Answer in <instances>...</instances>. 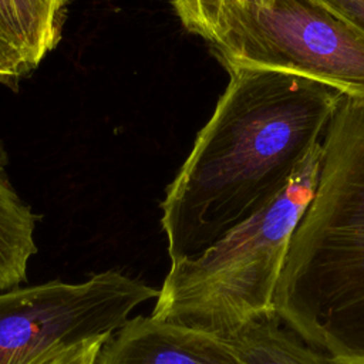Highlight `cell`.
I'll return each mask as SVG.
<instances>
[{
    "instance_id": "277c9868",
    "label": "cell",
    "mask_w": 364,
    "mask_h": 364,
    "mask_svg": "<svg viewBox=\"0 0 364 364\" xmlns=\"http://www.w3.org/2000/svg\"><path fill=\"white\" fill-rule=\"evenodd\" d=\"M210 46L228 71H280L364 95V33L316 0H225Z\"/></svg>"
},
{
    "instance_id": "6da1fadb",
    "label": "cell",
    "mask_w": 364,
    "mask_h": 364,
    "mask_svg": "<svg viewBox=\"0 0 364 364\" xmlns=\"http://www.w3.org/2000/svg\"><path fill=\"white\" fill-rule=\"evenodd\" d=\"M343 94L294 74L233 68L161 203L171 262L195 256L267 205L323 141Z\"/></svg>"
},
{
    "instance_id": "7c38bea8",
    "label": "cell",
    "mask_w": 364,
    "mask_h": 364,
    "mask_svg": "<svg viewBox=\"0 0 364 364\" xmlns=\"http://www.w3.org/2000/svg\"><path fill=\"white\" fill-rule=\"evenodd\" d=\"M105 340H94L67 350L61 354L43 358L34 364H94L97 353Z\"/></svg>"
},
{
    "instance_id": "3957f363",
    "label": "cell",
    "mask_w": 364,
    "mask_h": 364,
    "mask_svg": "<svg viewBox=\"0 0 364 364\" xmlns=\"http://www.w3.org/2000/svg\"><path fill=\"white\" fill-rule=\"evenodd\" d=\"M321 161L323 141L260 210L203 252L171 262L151 316L220 337L274 316L290 240L314 196Z\"/></svg>"
},
{
    "instance_id": "8fae6325",
    "label": "cell",
    "mask_w": 364,
    "mask_h": 364,
    "mask_svg": "<svg viewBox=\"0 0 364 364\" xmlns=\"http://www.w3.org/2000/svg\"><path fill=\"white\" fill-rule=\"evenodd\" d=\"M0 46L21 74L28 73L26 46L11 0H0Z\"/></svg>"
},
{
    "instance_id": "30bf717a",
    "label": "cell",
    "mask_w": 364,
    "mask_h": 364,
    "mask_svg": "<svg viewBox=\"0 0 364 364\" xmlns=\"http://www.w3.org/2000/svg\"><path fill=\"white\" fill-rule=\"evenodd\" d=\"M183 27L212 43L220 27L225 0H171Z\"/></svg>"
},
{
    "instance_id": "52a82bcc",
    "label": "cell",
    "mask_w": 364,
    "mask_h": 364,
    "mask_svg": "<svg viewBox=\"0 0 364 364\" xmlns=\"http://www.w3.org/2000/svg\"><path fill=\"white\" fill-rule=\"evenodd\" d=\"M36 215L16 192L0 144V291L18 287L27 279V264L37 252Z\"/></svg>"
},
{
    "instance_id": "9c48e42d",
    "label": "cell",
    "mask_w": 364,
    "mask_h": 364,
    "mask_svg": "<svg viewBox=\"0 0 364 364\" xmlns=\"http://www.w3.org/2000/svg\"><path fill=\"white\" fill-rule=\"evenodd\" d=\"M70 0H11L31 71L58 44Z\"/></svg>"
},
{
    "instance_id": "4fadbf2b",
    "label": "cell",
    "mask_w": 364,
    "mask_h": 364,
    "mask_svg": "<svg viewBox=\"0 0 364 364\" xmlns=\"http://www.w3.org/2000/svg\"><path fill=\"white\" fill-rule=\"evenodd\" d=\"M364 33V0H316Z\"/></svg>"
},
{
    "instance_id": "ba28073f",
    "label": "cell",
    "mask_w": 364,
    "mask_h": 364,
    "mask_svg": "<svg viewBox=\"0 0 364 364\" xmlns=\"http://www.w3.org/2000/svg\"><path fill=\"white\" fill-rule=\"evenodd\" d=\"M225 338L245 364H331L326 354L303 341L276 314L255 320Z\"/></svg>"
},
{
    "instance_id": "5bb4252c",
    "label": "cell",
    "mask_w": 364,
    "mask_h": 364,
    "mask_svg": "<svg viewBox=\"0 0 364 364\" xmlns=\"http://www.w3.org/2000/svg\"><path fill=\"white\" fill-rule=\"evenodd\" d=\"M23 74L18 71V68L10 61L7 54L4 53L3 47L0 46V82H9L17 77H21Z\"/></svg>"
},
{
    "instance_id": "7a4b0ae2",
    "label": "cell",
    "mask_w": 364,
    "mask_h": 364,
    "mask_svg": "<svg viewBox=\"0 0 364 364\" xmlns=\"http://www.w3.org/2000/svg\"><path fill=\"white\" fill-rule=\"evenodd\" d=\"M274 310L331 364H364V95H344L327 127Z\"/></svg>"
},
{
    "instance_id": "8992f818",
    "label": "cell",
    "mask_w": 364,
    "mask_h": 364,
    "mask_svg": "<svg viewBox=\"0 0 364 364\" xmlns=\"http://www.w3.org/2000/svg\"><path fill=\"white\" fill-rule=\"evenodd\" d=\"M94 364H245L225 337L149 316L129 318L100 347Z\"/></svg>"
},
{
    "instance_id": "5b68a950",
    "label": "cell",
    "mask_w": 364,
    "mask_h": 364,
    "mask_svg": "<svg viewBox=\"0 0 364 364\" xmlns=\"http://www.w3.org/2000/svg\"><path fill=\"white\" fill-rule=\"evenodd\" d=\"M158 290L118 270L81 283L53 280L0 291V364H34L107 340Z\"/></svg>"
}]
</instances>
